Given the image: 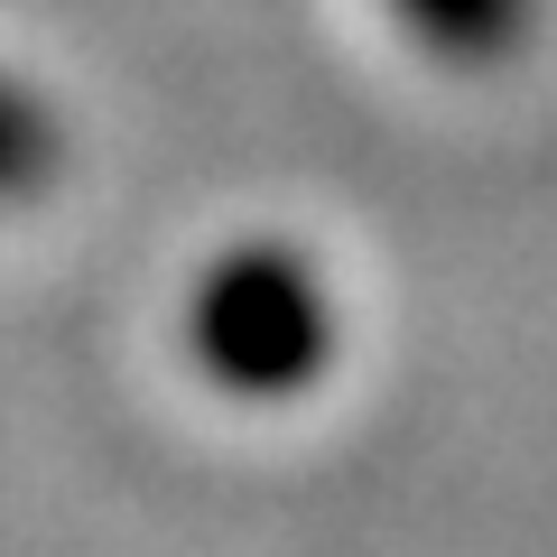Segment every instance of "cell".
Returning <instances> with one entry per match:
<instances>
[{"instance_id": "obj_1", "label": "cell", "mask_w": 557, "mask_h": 557, "mask_svg": "<svg viewBox=\"0 0 557 557\" xmlns=\"http://www.w3.org/2000/svg\"><path fill=\"white\" fill-rule=\"evenodd\" d=\"M325 344H335V317H325V288L298 251H233L205 270L196 288V362L242 399H288L325 372Z\"/></svg>"}, {"instance_id": "obj_2", "label": "cell", "mask_w": 557, "mask_h": 557, "mask_svg": "<svg viewBox=\"0 0 557 557\" xmlns=\"http://www.w3.org/2000/svg\"><path fill=\"white\" fill-rule=\"evenodd\" d=\"M437 47H502L520 28V0H399Z\"/></svg>"}, {"instance_id": "obj_3", "label": "cell", "mask_w": 557, "mask_h": 557, "mask_svg": "<svg viewBox=\"0 0 557 557\" xmlns=\"http://www.w3.org/2000/svg\"><path fill=\"white\" fill-rule=\"evenodd\" d=\"M47 168H57V149H47V121L28 112V102L0 94V196H28V186H47Z\"/></svg>"}]
</instances>
